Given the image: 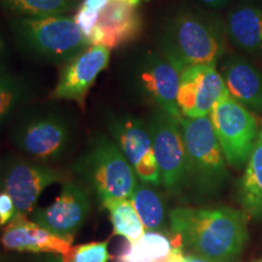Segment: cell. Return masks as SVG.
<instances>
[{
    "label": "cell",
    "instance_id": "obj_1",
    "mask_svg": "<svg viewBox=\"0 0 262 262\" xmlns=\"http://www.w3.org/2000/svg\"><path fill=\"white\" fill-rule=\"evenodd\" d=\"M225 18L203 6H185L168 16L156 34V49L180 71L219 63L227 54Z\"/></svg>",
    "mask_w": 262,
    "mask_h": 262
},
{
    "label": "cell",
    "instance_id": "obj_2",
    "mask_svg": "<svg viewBox=\"0 0 262 262\" xmlns=\"http://www.w3.org/2000/svg\"><path fill=\"white\" fill-rule=\"evenodd\" d=\"M170 226L182 249L209 262H228L241 254L248 239L244 215L227 206L176 208Z\"/></svg>",
    "mask_w": 262,
    "mask_h": 262
},
{
    "label": "cell",
    "instance_id": "obj_3",
    "mask_svg": "<svg viewBox=\"0 0 262 262\" xmlns=\"http://www.w3.org/2000/svg\"><path fill=\"white\" fill-rule=\"evenodd\" d=\"M29 103L14 117L10 140L21 155L52 164L70 155L78 134V119L71 108L58 104Z\"/></svg>",
    "mask_w": 262,
    "mask_h": 262
},
{
    "label": "cell",
    "instance_id": "obj_4",
    "mask_svg": "<svg viewBox=\"0 0 262 262\" xmlns=\"http://www.w3.org/2000/svg\"><path fill=\"white\" fill-rule=\"evenodd\" d=\"M10 31L17 50L40 63L62 66L91 45L68 15L12 17Z\"/></svg>",
    "mask_w": 262,
    "mask_h": 262
},
{
    "label": "cell",
    "instance_id": "obj_5",
    "mask_svg": "<svg viewBox=\"0 0 262 262\" xmlns=\"http://www.w3.org/2000/svg\"><path fill=\"white\" fill-rule=\"evenodd\" d=\"M72 172L96 194L101 204L110 199H130L139 185L135 170L106 134L91 137Z\"/></svg>",
    "mask_w": 262,
    "mask_h": 262
},
{
    "label": "cell",
    "instance_id": "obj_6",
    "mask_svg": "<svg viewBox=\"0 0 262 262\" xmlns=\"http://www.w3.org/2000/svg\"><path fill=\"white\" fill-rule=\"evenodd\" d=\"M180 71L157 49H135L120 66L123 86L133 97L181 119L178 106Z\"/></svg>",
    "mask_w": 262,
    "mask_h": 262
},
{
    "label": "cell",
    "instance_id": "obj_7",
    "mask_svg": "<svg viewBox=\"0 0 262 262\" xmlns=\"http://www.w3.org/2000/svg\"><path fill=\"white\" fill-rule=\"evenodd\" d=\"M180 124L187 155L188 182L193 183L202 194L217 191L225 183L228 172L210 116L181 117Z\"/></svg>",
    "mask_w": 262,
    "mask_h": 262
},
{
    "label": "cell",
    "instance_id": "obj_8",
    "mask_svg": "<svg viewBox=\"0 0 262 262\" xmlns=\"http://www.w3.org/2000/svg\"><path fill=\"white\" fill-rule=\"evenodd\" d=\"M68 179V171L24 155L8 153L0 157V192L11 196L18 215L29 217L42 191Z\"/></svg>",
    "mask_w": 262,
    "mask_h": 262
},
{
    "label": "cell",
    "instance_id": "obj_9",
    "mask_svg": "<svg viewBox=\"0 0 262 262\" xmlns=\"http://www.w3.org/2000/svg\"><path fill=\"white\" fill-rule=\"evenodd\" d=\"M209 116L226 162L238 170L245 168L260 133L256 118L228 90Z\"/></svg>",
    "mask_w": 262,
    "mask_h": 262
},
{
    "label": "cell",
    "instance_id": "obj_10",
    "mask_svg": "<svg viewBox=\"0 0 262 262\" xmlns=\"http://www.w3.org/2000/svg\"><path fill=\"white\" fill-rule=\"evenodd\" d=\"M160 182L170 193L178 194L188 183L187 155L178 118L156 108L147 120Z\"/></svg>",
    "mask_w": 262,
    "mask_h": 262
},
{
    "label": "cell",
    "instance_id": "obj_11",
    "mask_svg": "<svg viewBox=\"0 0 262 262\" xmlns=\"http://www.w3.org/2000/svg\"><path fill=\"white\" fill-rule=\"evenodd\" d=\"M93 196V191L84 182L71 178L62 182L60 194L50 205L34 210L29 219L57 237L73 242L89 217Z\"/></svg>",
    "mask_w": 262,
    "mask_h": 262
},
{
    "label": "cell",
    "instance_id": "obj_12",
    "mask_svg": "<svg viewBox=\"0 0 262 262\" xmlns=\"http://www.w3.org/2000/svg\"><path fill=\"white\" fill-rule=\"evenodd\" d=\"M107 127L110 136L135 170L137 178L145 183L159 186L162 183L160 173L147 122L126 113L111 114Z\"/></svg>",
    "mask_w": 262,
    "mask_h": 262
},
{
    "label": "cell",
    "instance_id": "obj_13",
    "mask_svg": "<svg viewBox=\"0 0 262 262\" xmlns=\"http://www.w3.org/2000/svg\"><path fill=\"white\" fill-rule=\"evenodd\" d=\"M110 58V49L90 45L61 66L58 81L49 98L52 101L75 102L84 111L88 94L98 75L108 67Z\"/></svg>",
    "mask_w": 262,
    "mask_h": 262
},
{
    "label": "cell",
    "instance_id": "obj_14",
    "mask_svg": "<svg viewBox=\"0 0 262 262\" xmlns=\"http://www.w3.org/2000/svg\"><path fill=\"white\" fill-rule=\"evenodd\" d=\"M227 91L217 63L193 64L180 74L178 106L182 117L202 118Z\"/></svg>",
    "mask_w": 262,
    "mask_h": 262
},
{
    "label": "cell",
    "instance_id": "obj_15",
    "mask_svg": "<svg viewBox=\"0 0 262 262\" xmlns=\"http://www.w3.org/2000/svg\"><path fill=\"white\" fill-rule=\"evenodd\" d=\"M141 2L108 0L88 37L90 44L114 50L136 41L143 31Z\"/></svg>",
    "mask_w": 262,
    "mask_h": 262
},
{
    "label": "cell",
    "instance_id": "obj_16",
    "mask_svg": "<svg viewBox=\"0 0 262 262\" xmlns=\"http://www.w3.org/2000/svg\"><path fill=\"white\" fill-rule=\"evenodd\" d=\"M0 244L5 251L63 255L72 248L73 242L57 237L27 216L16 214L3 228Z\"/></svg>",
    "mask_w": 262,
    "mask_h": 262
},
{
    "label": "cell",
    "instance_id": "obj_17",
    "mask_svg": "<svg viewBox=\"0 0 262 262\" xmlns=\"http://www.w3.org/2000/svg\"><path fill=\"white\" fill-rule=\"evenodd\" d=\"M228 42L241 54L262 58V0H239L225 17Z\"/></svg>",
    "mask_w": 262,
    "mask_h": 262
},
{
    "label": "cell",
    "instance_id": "obj_18",
    "mask_svg": "<svg viewBox=\"0 0 262 262\" xmlns=\"http://www.w3.org/2000/svg\"><path fill=\"white\" fill-rule=\"evenodd\" d=\"M220 73L229 95L248 110L262 113V71L243 54H226Z\"/></svg>",
    "mask_w": 262,
    "mask_h": 262
},
{
    "label": "cell",
    "instance_id": "obj_19",
    "mask_svg": "<svg viewBox=\"0 0 262 262\" xmlns=\"http://www.w3.org/2000/svg\"><path fill=\"white\" fill-rule=\"evenodd\" d=\"M239 198L251 217L262 219V131L249 158L239 185Z\"/></svg>",
    "mask_w": 262,
    "mask_h": 262
},
{
    "label": "cell",
    "instance_id": "obj_20",
    "mask_svg": "<svg viewBox=\"0 0 262 262\" xmlns=\"http://www.w3.org/2000/svg\"><path fill=\"white\" fill-rule=\"evenodd\" d=\"M35 94L37 86L28 78L9 71L0 73V126L31 103Z\"/></svg>",
    "mask_w": 262,
    "mask_h": 262
},
{
    "label": "cell",
    "instance_id": "obj_21",
    "mask_svg": "<svg viewBox=\"0 0 262 262\" xmlns=\"http://www.w3.org/2000/svg\"><path fill=\"white\" fill-rule=\"evenodd\" d=\"M178 247L182 248L175 235L146 231L139 241L130 243L125 253L120 255L119 262H164Z\"/></svg>",
    "mask_w": 262,
    "mask_h": 262
},
{
    "label": "cell",
    "instance_id": "obj_22",
    "mask_svg": "<svg viewBox=\"0 0 262 262\" xmlns=\"http://www.w3.org/2000/svg\"><path fill=\"white\" fill-rule=\"evenodd\" d=\"M81 0H0V6L14 17H50L68 15Z\"/></svg>",
    "mask_w": 262,
    "mask_h": 262
},
{
    "label": "cell",
    "instance_id": "obj_23",
    "mask_svg": "<svg viewBox=\"0 0 262 262\" xmlns=\"http://www.w3.org/2000/svg\"><path fill=\"white\" fill-rule=\"evenodd\" d=\"M102 206L110 212L114 234L122 235L129 243H135L145 234L146 229L130 199H110Z\"/></svg>",
    "mask_w": 262,
    "mask_h": 262
},
{
    "label": "cell",
    "instance_id": "obj_24",
    "mask_svg": "<svg viewBox=\"0 0 262 262\" xmlns=\"http://www.w3.org/2000/svg\"><path fill=\"white\" fill-rule=\"evenodd\" d=\"M146 231H159L165 220V209L160 195L145 183H139L130 196Z\"/></svg>",
    "mask_w": 262,
    "mask_h": 262
},
{
    "label": "cell",
    "instance_id": "obj_25",
    "mask_svg": "<svg viewBox=\"0 0 262 262\" xmlns=\"http://www.w3.org/2000/svg\"><path fill=\"white\" fill-rule=\"evenodd\" d=\"M61 256L63 262H107L111 258L108 241L72 245L70 250Z\"/></svg>",
    "mask_w": 262,
    "mask_h": 262
},
{
    "label": "cell",
    "instance_id": "obj_26",
    "mask_svg": "<svg viewBox=\"0 0 262 262\" xmlns=\"http://www.w3.org/2000/svg\"><path fill=\"white\" fill-rule=\"evenodd\" d=\"M108 0H81L80 4L75 9L73 19L85 37H89L96 24L98 14L104 8Z\"/></svg>",
    "mask_w": 262,
    "mask_h": 262
},
{
    "label": "cell",
    "instance_id": "obj_27",
    "mask_svg": "<svg viewBox=\"0 0 262 262\" xmlns=\"http://www.w3.org/2000/svg\"><path fill=\"white\" fill-rule=\"evenodd\" d=\"M4 262H63L62 256L58 254L48 253H15L8 251L5 254Z\"/></svg>",
    "mask_w": 262,
    "mask_h": 262
},
{
    "label": "cell",
    "instance_id": "obj_28",
    "mask_svg": "<svg viewBox=\"0 0 262 262\" xmlns=\"http://www.w3.org/2000/svg\"><path fill=\"white\" fill-rule=\"evenodd\" d=\"M17 211L11 196L8 193L0 192V227L4 228L15 217Z\"/></svg>",
    "mask_w": 262,
    "mask_h": 262
},
{
    "label": "cell",
    "instance_id": "obj_29",
    "mask_svg": "<svg viewBox=\"0 0 262 262\" xmlns=\"http://www.w3.org/2000/svg\"><path fill=\"white\" fill-rule=\"evenodd\" d=\"M164 262H209L205 258L195 256V255H183L182 248H175L170 256Z\"/></svg>",
    "mask_w": 262,
    "mask_h": 262
},
{
    "label": "cell",
    "instance_id": "obj_30",
    "mask_svg": "<svg viewBox=\"0 0 262 262\" xmlns=\"http://www.w3.org/2000/svg\"><path fill=\"white\" fill-rule=\"evenodd\" d=\"M9 61H10V54L9 48L6 44L4 35H3L2 31H0V73L9 71Z\"/></svg>",
    "mask_w": 262,
    "mask_h": 262
},
{
    "label": "cell",
    "instance_id": "obj_31",
    "mask_svg": "<svg viewBox=\"0 0 262 262\" xmlns=\"http://www.w3.org/2000/svg\"><path fill=\"white\" fill-rule=\"evenodd\" d=\"M194 2L198 3L203 8L217 11V10H221L226 8V6H228L231 4L232 0H194Z\"/></svg>",
    "mask_w": 262,
    "mask_h": 262
},
{
    "label": "cell",
    "instance_id": "obj_32",
    "mask_svg": "<svg viewBox=\"0 0 262 262\" xmlns=\"http://www.w3.org/2000/svg\"><path fill=\"white\" fill-rule=\"evenodd\" d=\"M5 251H3L2 249H0V262H4V257H5Z\"/></svg>",
    "mask_w": 262,
    "mask_h": 262
},
{
    "label": "cell",
    "instance_id": "obj_33",
    "mask_svg": "<svg viewBox=\"0 0 262 262\" xmlns=\"http://www.w3.org/2000/svg\"><path fill=\"white\" fill-rule=\"evenodd\" d=\"M142 2H150V0H142Z\"/></svg>",
    "mask_w": 262,
    "mask_h": 262
},
{
    "label": "cell",
    "instance_id": "obj_34",
    "mask_svg": "<svg viewBox=\"0 0 262 262\" xmlns=\"http://www.w3.org/2000/svg\"><path fill=\"white\" fill-rule=\"evenodd\" d=\"M261 131H262V119H261Z\"/></svg>",
    "mask_w": 262,
    "mask_h": 262
},
{
    "label": "cell",
    "instance_id": "obj_35",
    "mask_svg": "<svg viewBox=\"0 0 262 262\" xmlns=\"http://www.w3.org/2000/svg\"><path fill=\"white\" fill-rule=\"evenodd\" d=\"M260 262H262V260H261V261H260Z\"/></svg>",
    "mask_w": 262,
    "mask_h": 262
}]
</instances>
